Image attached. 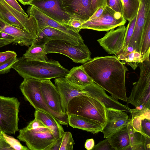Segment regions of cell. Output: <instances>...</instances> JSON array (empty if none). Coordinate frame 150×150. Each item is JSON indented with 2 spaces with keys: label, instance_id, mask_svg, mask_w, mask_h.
I'll return each instance as SVG.
<instances>
[{
  "label": "cell",
  "instance_id": "obj_1",
  "mask_svg": "<svg viewBox=\"0 0 150 150\" xmlns=\"http://www.w3.org/2000/svg\"><path fill=\"white\" fill-rule=\"evenodd\" d=\"M82 65L95 83L115 98L127 102L125 77L128 69L116 56L95 57Z\"/></svg>",
  "mask_w": 150,
  "mask_h": 150
},
{
  "label": "cell",
  "instance_id": "obj_2",
  "mask_svg": "<svg viewBox=\"0 0 150 150\" xmlns=\"http://www.w3.org/2000/svg\"><path fill=\"white\" fill-rule=\"evenodd\" d=\"M12 68L23 78L29 77L41 80L64 77L69 72L58 61L33 60L23 56L18 58Z\"/></svg>",
  "mask_w": 150,
  "mask_h": 150
},
{
  "label": "cell",
  "instance_id": "obj_3",
  "mask_svg": "<svg viewBox=\"0 0 150 150\" xmlns=\"http://www.w3.org/2000/svg\"><path fill=\"white\" fill-rule=\"evenodd\" d=\"M31 150H51L59 139L41 121L35 118L19 130L17 137Z\"/></svg>",
  "mask_w": 150,
  "mask_h": 150
},
{
  "label": "cell",
  "instance_id": "obj_4",
  "mask_svg": "<svg viewBox=\"0 0 150 150\" xmlns=\"http://www.w3.org/2000/svg\"><path fill=\"white\" fill-rule=\"evenodd\" d=\"M67 113L87 118L98 123L103 128L107 122L104 105L98 100L87 95L79 96L71 99L68 105Z\"/></svg>",
  "mask_w": 150,
  "mask_h": 150
},
{
  "label": "cell",
  "instance_id": "obj_5",
  "mask_svg": "<svg viewBox=\"0 0 150 150\" xmlns=\"http://www.w3.org/2000/svg\"><path fill=\"white\" fill-rule=\"evenodd\" d=\"M41 80L29 77L23 78L19 88L25 98L36 110L50 115L61 125H68V115H60L52 110L44 99L40 89Z\"/></svg>",
  "mask_w": 150,
  "mask_h": 150
},
{
  "label": "cell",
  "instance_id": "obj_6",
  "mask_svg": "<svg viewBox=\"0 0 150 150\" xmlns=\"http://www.w3.org/2000/svg\"><path fill=\"white\" fill-rule=\"evenodd\" d=\"M138 65L140 74L137 81L133 83L130 95L127 97V103L135 107L143 105L150 109V60Z\"/></svg>",
  "mask_w": 150,
  "mask_h": 150
},
{
  "label": "cell",
  "instance_id": "obj_7",
  "mask_svg": "<svg viewBox=\"0 0 150 150\" xmlns=\"http://www.w3.org/2000/svg\"><path fill=\"white\" fill-rule=\"evenodd\" d=\"M20 102L15 97L0 95V129L8 134L18 131V113Z\"/></svg>",
  "mask_w": 150,
  "mask_h": 150
},
{
  "label": "cell",
  "instance_id": "obj_8",
  "mask_svg": "<svg viewBox=\"0 0 150 150\" xmlns=\"http://www.w3.org/2000/svg\"><path fill=\"white\" fill-rule=\"evenodd\" d=\"M45 50L47 54H61L67 56L74 62L82 64L91 58V52L84 43L75 45L66 41L52 40L46 44Z\"/></svg>",
  "mask_w": 150,
  "mask_h": 150
},
{
  "label": "cell",
  "instance_id": "obj_9",
  "mask_svg": "<svg viewBox=\"0 0 150 150\" xmlns=\"http://www.w3.org/2000/svg\"><path fill=\"white\" fill-rule=\"evenodd\" d=\"M127 21L121 13L106 6L102 15L97 18L85 21L81 29H87L99 31H108L124 25Z\"/></svg>",
  "mask_w": 150,
  "mask_h": 150
},
{
  "label": "cell",
  "instance_id": "obj_10",
  "mask_svg": "<svg viewBox=\"0 0 150 150\" xmlns=\"http://www.w3.org/2000/svg\"><path fill=\"white\" fill-rule=\"evenodd\" d=\"M29 5L64 25H68L72 18L66 11L62 0H33Z\"/></svg>",
  "mask_w": 150,
  "mask_h": 150
},
{
  "label": "cell",
  "instance_id": "obj_11",
  "mask_svg": "<svg viewBox=\"0 0 150 150\" xmlns=\"http://www.w3.org/2000/svg\"><path fill=\"white\" fill-rule=\"evenodd\" d=\"M27 12L28 16H31L35 18L38 31L46 27H51L63 31L81 42H84L79 33L75 31L69 26L64 25L49 18L34 6L30 5L29 6Z\"/></svg>",
  "mask_w": 150,
  "mask_h": 150
},
{
  "label": "cell",
  "instance_id": "obj_12",
  "mask_svg": "<svg viewBox=\"0 0 150 150\" xmlns=\"http://www.w3.org/2000/svg\"><path fill=\"white\" fill-rule=\"evenodd\" d=\"M107 122L103 128L104 138H108L127 126L130 118L125 112L113 108H105Z\"/></svg>",
  "mask_w": 150,
  "mask_h": 150
},
{
  "label": "cell",
  "instance_id": "obj_13",
  "mask_svg": "<svg viewBox=\"0 0 150 150\" xmlns=\"http://www.w3.org/2000/svg\"><path fill=\"white\" fill-rule=\"evenodd\" d=\"M126 28L123 25L115 30L111 29L97 41L108 54L117 56L122 51Z\"/></svg>",
  "mask_w": 150,
  "mask_h": 150
},
{
  "label": "cell",
  "instance_id": "obj_14",
  "mask_svg": "<svg viewBox=\"0 0 150 150\" xmlns=\"http://www.w3.org/2000/svg\"><path fill=\"white\" fill-rule=\"evenodd\" d=\"M139 1L134 32L128 46L132 47L140 53L142 35L146 18L150 13V0Z\"/></svg>",
  "mask_w": 150,
  "mask_h": 150
},
{
  "label": "cell",
  "instance_id": "obj_15",
  "mask_svg": "<svg viewBox=\"0 0 150 150\" xmlns=\"http://www.w3.org/2000/svg\"><path fill=\"white\" fill-rule=\"evenodd\" d=\"M85 89L88 96L94 98L102 103L105 108H113L131 113V109L128 104L123 105L112 96L107 95L105 90L94 82L92 84L85 86Z\"/></svg>",
  "mask_w": 150,
  "mask_h": 150
},
{
  "label": "cell",
  "instance_id": "obj_16",
  "mask_svg": "<svg viewBox=\"0 0 150 150\" xmlns=\"http://www.w3.org/2000/svg\"><path fill=\"white\" fill-rule=\"evenodd\" d=\"M40 89L44 99L52 110L62 115H68L63 111L60 95L50 79L41 80Z\"/></svg>",
  "mask_w": 150,
  "mask_h": 150
},
{
  "label": "cell",
  "instance_id": "obj_17",
  "mask_svg": "<svg viewBox=\"0 0 150 150\" xmlns=\"http://www.w3.org/2000/svg\"><path fill=\"white\" fill-rule=\"evenodd\" d=\"M64 8L72 18L84 22L92 15L91 0H62Z\"/></svg>",
  "mask_w": 150,
  "mask_h": 150
},
{
  "label": "cell",
  "instance_id": "obj_18",
  "mask_svg": "<svg viewBox=\"0 0 150 150\" xmlns=\"http://www.w3.org/2000/svg\"><path fill=\"white\" fill-rule=\"evenodd\" d=\"M54 40L66 41L75 45L84 43L63 31L50 27L39 30L35 40L43 41L46 44Z\"/></svg>",
  "mask_w": 150,
  "mask_h": 150
},
{
  "label": "cell",
  "instance_id": "obj_19",
  "mask_svg": "<svg viewBox=\"0 0 150 150\" xmlns=\"http://www.w3.org/2000/svg\"><path fill=\"white\" fill-rule=\"evenodd\" d=\"M1 32L7 33L13 37L15 44L21 46L29 47L35 41L36 37L26 30L9 25H6Z\"/></svg>",
  "mask_w": 150,
  "mask_h": 150
},
{
  "label": "cell",
  "instance_id": "obj_20",
  "mask_svg": "<svg viewBox=\"0 0 150 150\" xmlns=\"http://www.w3.org/2000/svg\"><path fill=\"white\" fill-rule=\"evenodd\" d=\"M68 124L73 128L91 132L93 134L102 132L103 127L98 123L85 117L74 114L68 115Z\"/></svg>",
  "mask_w": 150,
  "mask_h": 150
},
{
  "label": "cell",
  "instance_id": "obj_21",
  "mask_svg": "<svg viewBox=\"0 0 150 150\" xmlns=\"http://www.w3.org/2000/svg\"><path fill=\"white\" fill-rule=\"evenodd\" d=\"M64 78L70 83L80 86L90 85L94 83L85 71L82 65L73 67Z\"/></svg>",
  "mask_w": 150,
  "mask_h": 150
},
{
  "label": "cell",
  "instance_id": "obj_22",
  "mask_svg": "<svg viewBox=\"0 0 150 150\" xmlns=\"http://www.w3.org/2000/svg\"><path fill=\"white\" fill-rule=\"evenodd\" d=\"M34 115L35 118L41 121L56 137L59 139L62 137L64 132L63 128L53 117L46 113L36 110Z\"/></svg>",
  "mask_w": 150,
  "mask_h": 150
},
{
  "label": "cell",
  "instance_id": "obj_23",
  "mask_svg": "<svg viewBox=\"0 0 150 150\" xmlns=\"http://www.w3.org/2000/svg\"><path fill=\"white\" fill-rule=\"evenodd\" d=\"M108 138L114 150H130L131 142L127 126Z\"/></svg>",
  "mask_w": 150,
  "mask_h": 150
},
{
  "label": "cell",
  "instance_id": "obj_24",
  "mask_svg": "<svg viewBox=\"0 0 150 150\" xmlns=\"http://www.w3.org/2000/svg\"><path fill=\"white\" fill-rule=\"evenodd\" d=\"M127 127L131 142L130 150H150V138L135 131L130 121Z\"/></svg>",
  "mask_w": 150,
  "mask_h": 150
},
{
  "label": "cell",
  "instance_id": "obj_25",
  "mask_svg": "<svg viewBox=\"0 0 150 150\" xmlns=\"http://www.w3.org/2000/svg\"><path fill=\"white\" fill-rule=\"evenodd\" d=\"M46 44L43 41L35 40L23 56L33 60L48 61L45 50Z\"/></svg>",
  "mask_w": 150,
  "mask_h": 150
},
{
  "label": "cell",
  "instance_id": "obj_26",
  "mask_svg": "<svg viewBox=\"0 0 150 150\" xmlns=\"http://www.w3.org/2000/svg\"><path fill=\"white\" fill-rule=\"evenodd\" d=\"M132 117L130 122L134 130L141 134V125L142 120L144 118L150 119V109L143 105L131 109Z\"/></svg>",
  "mask_w": 150,
  "mask_h": 150
},
{
  "label": "cell",
  "instance_id": "obj_27",
  "mask_svg": "<svg viewBox=\"0 0 150 150\" xmlns=\"http://www.w3.org/2000/svg\"><path fill=\"white\" fill-rule=\"evenodd\" d=\"M150 51V13L146 18L142 31L141 41L140 53L142 62L149 60Z\"/></svg>",
  "mask_w": 150,
  "mask_h": 150
},
{
  "label": "cell",
  "instance_id": "obj_28",
  "mask_svg": "<svg viewBox=\"0 0 150 150\" xmlns=\"http://www.w3.org/2000/svg\"><path fill=\"white\" fill-rule=\"evenodd\" d=\"M116 56L122 61V63L127 64L134 70L136 69L139 63L143 62L142 55L135 50L130 52L122 51Z\"/></svg>",
  "mask_w": 150,
  "mask_h": 150
},
{
  "label": "cell",
  "instance_id": "obj_29",
  "mask_svg": "<svg viewBox=\"0 0 150 150\" xmlns=\"http://www.w3.org/2000/svg\"><path fill=\"white\" fill-rule=\"evenodd\" d=\"M123 7V16L129 21L137 15L140 4L139 0H121Z\"/></svg>",
  "mask_w": 150,
  "mask_h": 150
},
{
  "label": "cell",
  "instance_id": "obj_30",
  "mask_svg": "<svg viewBox=\"0 0 150 150\" xmlns=\"http://www.w3.org/2000/svg\"><path fill=\"white\" fill-rule=\"evenodd\" d=\"M74 144L71 133L64 132L51 150H72Z\"/></svg>",
  "mask_w": 150,
  "mask_h": 150
},
{
  "label": "cell",
  "instance_id": "obj_31",
  "mask_svg": "<svg viewBox=\"0 0 150 150\" xmlns=\"http://www.w3.org/2000/svg\"><path fill=\"white\" fill-rule=\"evenodd\" d=\"M137 15L132 19L128 21V23L126 28L123 45L122 52L125 51L128 47L130 39L132 37L134 30Z\"/></svg>",
  "mask_w": 150,
  "mask_h": 150
},
{
  "label": "cell",
  "instance_id": "obj_32",
  "mask_svg": "<svg viewBox=\"0 0 150 150\" xmlns=\"http://www.w3.org/2000/svg\"><path fill=\"white\" fill-rule=\"evenodd\" d=\"M3 138L13 150H29L28 147L23 146L17 139L2 132Z\"/></svg>",
  "mask_w": 150,
  "mask_h": 150
},
{
  "label": "cell",
  "instance_id": "obj_33",
  "mask_svg": "<svg viewBox=\"0 0 150 150\" xmlns=\"http://www.w3.org/2000/svg\"><path fill=\"white\" fill-rule=\"evenodd\" d=\"M106 6L123 15V7L121 0H106Z\"/></svg>",
  "mask_w": 150,
  "mask_h": 150
},
{
  "label": "cell",
  "instance_id": "obj_34",
  "mask_svg": "<svg viewBox=\"0 0 150 150\" xmlns=\"http://www.w3.org/2000/svg\"><path fill=\"white\" fill-rule=\"evenodd\" d=\"M16 53L14 51H7L0 52V66L11 59L16 58Z\"/></svg>",
  "mask_w": 150,
  "mask_h": 150
},
{
  "label": "cell",
  "instance_id": "obj_35",
  "mask_svg": "<svg viewBox=\"0 0 150 150\" xmlns=\"http://www.w3.org/2000/svg\"><path fill=\"white\" fill-rule=\"evenodd\" d=\"M18 58H13L0 66V74H4L9 72L10 69L18 61Z\"/></svg>",
  "mask_w": 150,
  "mask_h": 150
},
{
  "label": "cell",
  "instance_id": "obj_36",
  "mask_svg": "<svg viewBox=\"0 0 150 150\" xmlns=\"http://www.w3.org/2000/svg\"><path fill=\"white\" fill-rule=\"evenodd\" d=\"M141 134L144 136L150 138V119H143L141 125Z\"/></svg>",
  "mask_w": 150,
  "mask_h": 150
},
{
  "label": "cell",
  "instance_id": "obj_37",
  "mask_svg": "<svg viewBox=\"0 0 150 150\" xmlns=\"http://www.w3.org/2000/svg\"><path fill=\"white\" fill-rule=\"evenodd\" d=\"M92 150H114L110 142L109 138H107L100 141L95 146Z\"/></svg>",
  "mask_w": 150,
  "mask_h": 150
},
{
  "label": "cell",
  "instance_id": "obj_38",
  "mask_svg": "<svg viewBox=\"0 0 150 150\" xmlns=\"http://www.w3.org/2000/svg\"><path fill=\"white\" fill-rule=\"evenodd\" d=\"M84 22V21L80 19L72 18L69 21L67 25L76 32L79 33L80 30L81 29V25Z\"/></svg>",
  "mask_w": 150,
  "mask_h": 150
},
{
  "label": "cell",
  "instance_id": "obj_39",
  "mask_svg": "<svg viewBox=\"0 0 150 150\" xmlns=\"http://www.w3.org/2000/svg\"><path fill=\"white\" fill-rule=\"evenodd\" d=\"M8 5L23 15L28 16L16 0H4Z\"/></svg>",
  "mask_w": 150,
  "mask_h": 150
},
{
  "label": "cell",
  "instance_id": "obj_40",
  "mask_svg": "<svg viewBox=\"0 0 150 150\" xmlns=\"http://www.w3.org/2000/svg\"><path fill=\"white\" fill-rule=\"evenodd\" d=\"M91 10L92 15L99 7L105 6L106 0H91Z\"/></svg>",
  "mask_w": 150,
  "mask_h": 150
},
{
  "label": "cell",
  "instance_id": "obj_41",
  "mask_svg": "<svg viewBox=\"0 0 150 150\" xmlns=\"http://www.w3.org/2000/svg\"><path fill=\"white\" fill-rule=\"evenodd\" d=\"M0 150H13L4 139L2 132L0 136Z\"/></svg>",
  "mask_w": 150,
  "mask_h": 150
},
{
  "label": "cell",
  "instance_id": "obj_42",
  "mask_svg": "<svg viewBox=\"0 0 150 150\" xmlns=\"http://www.w3.org/2000/svg\"><path fill=\"white\" fill-rule=\"evenodd\" d=\"M105 6H102L98 8L88 20H90L95 19L100 16L102 14Z\"/></svg>",
  "mask_w": 150,
  "mask_h": 150
},
{
  "label": "cell",
  "instance_id": "obj_43",
  "mask_svg": "<svg viewBox=\"0 0 150 150\" xmlns=\"http://www.w3.org/2000/svg\"><path fill=\"white\" fill-rule=\"evenodd\" d=\"M0 39H5L8 40L15 44V39L12 36L6 33L0 31Z\"/></svg>",
  "mask_w": 150,
  "mask_h": 150
},
{
  "label": "cell",
  "instance_id": "obj_44",
  "mask_svg": "<svg viewBox=\"0 0 150 150\" xmlns=\"http://www.w3.org/2000/svg\"><path fill=\"white\" fill-rule=\"evenodd\" d=\"M95 146L94 139H90L86 140L84 144L85 148L88 150H92Z\"/></svg>",
  "mask_w": 150,
  "mask_h": 150
},
{
  "label": "cell",
  "instance_id": "obj_45",
  "mask_svg": "<svg viewBox=\"0 0 150 150\" xmlns=\"http://www.w3.org/2000/svg\"><path fill=\"white\" fill-rule=\"evenodd\" d=\"M12 42L5 39H0V48L11 43Z\"/></svg>",
  "mask_w": 150,
  "mask_h": 150
},
{
  "label": "cell",
  "instance_id": "obj_46",
  "mask_svg": "<svg viewBox=\"0 0 150 150\" xmlns=\"http://www.w3.org/2000/svg\"><path fill=\"white\" fill-rule=\"evenodd\" d=\"M23 5H29L30 3L33 0H18Z\"/></svg>",
  "mask_w": 150,
  "mask_h": 150
},
{
  "label": "cell",
  "instance_id": "obj_47",
  "mask_svg": "<svg viewBox=\"0 0 150 150\" xmlns=\"http://www.w3.org/2000/svg\"><path fill=\"white\" fill-rule=\"evenodd\" d=\"M6 24L0 18V31L4 26Z\"/></svg>",
  "mask_w": 150,
  "mask_h": 150
},
{
  "label": "cell",
  "instance_id": "obj_48",
  "mask_svg": "<svg viewBox=\"0 0 150 150\" xmlns=\"http://www.w3.org/2000/svg\"><path fill=\"white\" fill-rule=\"evenodd\" d=\"M2 131L0 129V136L1 134Z\"/></svg>",
  "mask_w": 150,
  "mask_h": 150
}]
</instances>
